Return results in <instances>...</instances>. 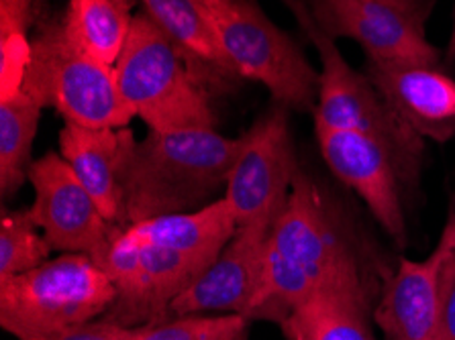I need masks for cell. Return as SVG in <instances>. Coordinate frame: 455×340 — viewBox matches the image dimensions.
I'll use <instances>...</instances> for the list:
<instances>
[{"label": "cell", "mask_w": 455, "mask_h": 340, "mask_svg": "<svg viewBox=\"0 0 455 340\" xmlns=\"http://www.w3.org/2000/svg\"><path fill=\"white\" fill-rule=\"evenodd\" d=\"M392 269L333 194L299 168L267 237L264 283L247 320L278 322L316 294L349 297L371 314Z\"/></svg>", "instance_id": "cell-1"}, {"label": "cell", "mask_w": 455, "mask_h": 340, "mask_svg": "<svg viewBox=\"0 0 455 340\" xmlns=\"http://www.w3.org/2000/svg\"><path fill=\"white\" fill-rule=\"evenodd\" d=\"M239 151V137L215 129L149 130L123 168V231L137 222L190 212L219 200Z\"/></svg>", "instance_id": "cell-2"}, {"label": "cell", "mask_w": 455, "mask_h": 340, "mask_svg": "<svg viewBox=\"0 0 455 340\" xmlns=\"http://www.w3.org/2000/svg\"><path fill=\"white\" fill-rule=\"evenodd\" d=\"M115 74L123 100L149 130L215 129L203 80L143 11L133 19Z\"/></svg>", "instance_id": "cell-3"}, {"label": "cell", "mask_w": 455, "mask_h": 340, "mask_svg": "<svg viewBox=\"0 0 455 340\" xmlns=\"http://www.w3.org/2000/svg\"><path fill=\"white\" fill-rule=\"evenodd\" d=\"M299 20L302 33L321 59L319 100L315 124L329 129L360 130L388 143L404 170L409 187H417L423 170L425 138L406 124L382 99L368 75L347 64L337 41L316 23L308 0H282Z\"/></svg>", "instance_id": "cell-4"}, {"label": "cell", "mask_w": 455, "mask_h": 340, "mask_svg": "<svg viewBox=\"0 0 455 340\" xmlns=\"http://www.w3.org/2000/svg\"><path fill=\"white\" fill-rule=\"evenodd\" d=\"M115 286L91 255L61 253L0 280V324L19 340L58 335L105 316Z\"/></svg>", "instance_id": "cell-5"}, {"label": "cell", "mask_w": 455, "mask_h": 340, "mask_svg": "<svg viewBox=\"0 0 455 340\" xmlns=\"http://www.w3.org/2000/svg\"><path fill=\"white\" fill-rule=\"evenodd\" d=\"M196 3L241 80L258 82L288 110L315 113L319 72L291 35L272 23L253 0Z\"/></svg>", "instance_id": "cell-6"}, {"label": "cell", "mask_w": 455, "mask_h": 340, "mask_svg": "<svg viewBox=\"0 0 455 340\" xmlns=\"http://www.w3.org/2000/svg\"><path fill=\"white\" fill-rule=\"evenodd\" d=\"M33 53L23 92L64 123L86 129H127L135 119L116 84L115 66L72 43L61 17L44 23L31 39Z\"/></svg>", "instance_id": "cell-7"}, {"label": "cell", "mask_w": 455, "mask_h": 340, "mask_svg": "<svg viewBox=\"0 0 455 340\" xmlns=\"http://www.w3.org/2000/svg\"><path fill=\"white\" fill-rule=\"evenodd\" d=\"M299 168L292 147L291 110L274 102L239 137V151L223 194L237 226L275 222Z\"/></svg>", "instance_id": "cell-8"}, {"label": "cell", "mask_w": 455, "mask_h": 340, "mask_svg": "<svg viewBox=\"0 0 455 340\" xmlns=\"http://www.w3.org/2000/svg\"><path fill=\"white\" fill-rule=\"evenodd\" d=\"M316 145L333 176L362 198L384 233L406 247L409 231L403 204L404 170L388 143L360 130L315 124Z\"/></svg>", "instance_id": "cell-9"}, {"label": "cell", "mask_w": 455, "mask_h": 340, "mask_svg": "<svg viewBox=\"0 0 455 340\" xmlns=\"http://www.w3.org/2000/svg\"><path fill=\"white\" fill-rule=\"evenodd\" d=\"M36 200L29 210L58 253H82L99 261L119 231L60 154L36 159L29 170Z\"/></svg>", "instance_id": "cell-10"}, {"label": "cell", "mask_w": 455, "mask_h": 340, "mask_svg": "<svg viewBox=\"0 0 455 340\" xmlns=\"http://www.w3.org/2000/svg\"><path fill=\"white\" fill-rule=\"evenodd\" d=\"M313 15L331 37L351 39L368 61L439 66L443 59L429 43L425 27L388 0H308Z\"/></svg>", "instance_id": "cell-11"}, {"label": "cell", "mask_w": 455, "mask_h": 340, "mask_svg": "<svg viewBox=\"0 0 455 340\" xmlns=\"http://www.w3.org/2000/svg\"><path fill=\"white\" fill-rule=\"evenodd\" d=\"M274 222L237 226L215 261L176 297L170 316L241 314L250 316L266 269V247Z\"/></svg>", "instance_id": "cell-12"}, {"label": "cell", "mask_w": 455, "mask_h": 340, "mask_svg": "<svg viewBox=\"0 0 455 340\" xmlns=\"http://www.w3.org/2000/svg\"><path fill=\"white\" fill-rule=\"evenodd\" d=\"M455 247V225L447 218L443 233L423 261L401 257L384 283L371 320L386 340H441L437 318V273L445 255Z\"/></svg>", "instance_id": "cell-13"}, {"label": "cell", "mask_w": 455, "mask_h": 340, "mask_svg": "<svg viewBox=\"0 0 455 340\" xmlns=\"http://www.w3.org/2000/svg\"><path fill=\"white\" fill-rule=\"evenodd\" d=\"M363 74L419 137L435 143L455 137V78L443 67L365 59Z\"/></svg>", "instance_id": "cell-14"}, {"label": "cell", "mask_w": 455, "mask_h": 340, "mask_svg": "<svg viewBox=\"0 0 455 340\" xmlns=\"http://www.w3.org/2000/svg\"><path fill=\"white\" fill-rule=\"evenodd\" d=\"M135 141L129 127L86 129L66 123L60 130V155L119 233H123L121 176Z\"/></svg>", "instance_id": "cell-15"}, {"label": "cell", "mask_w": 455, "mask_h": 340, "mask_svg": "<svg viewBox=\"0 0 455 340\" xmlns=\"http://www.w3.org/2000/svg\"><path fill=\"white\" fill-rule=\"evenodd\" d=\"M127 231L137 239L178 251L209 267L237 231V220L220 196L190 212L137 222Z\"/></svg>", "instance_id": "cell-16"}, {"label": "cell", "mask_w": 455, "mask_h": 340, "mask_svg": "<svg viewBox=\"0 0 455 340\" xmlns=\"http://www.w3.org/2000/svg\"><path fill=\"white\" fill-rule=\"evenodd\" d=\"M143 12L190 61L203 78L229 82L239 75L220 51L219 41L196 0H140ZM201 78V75H198Z\"/></svg>", "instance_id": "cell-17"}, {"label": "cell", "mask_w": 455, "mask_h": 340, "mask_svg": "<svg viewBox=\"0 0 455 340\" xmlns=\"http://www.w3.org/2000/svg\"><path fill=\"white\" fill-rule=\"evenodd\" d=\"M133 0H68L61 23L82 51L115 66L133 27Z\"/></svg>", "instance_id": "cell-18"}, {"label": "cell", "mask_w": 455, "mask_h": 340, "mask_svg": "<svg viewBox=\"0 0 455 340\" xmlns=\"http://www.w3.org/2000/svg\"><path fill=\"white\" fill-rule=\"evenodd\" d=\"M275 324L286 340H378L370 312L335 294L313 296Z\"/></svg>", "instance_id": "cell-19"}, {"label": "cell", "mask_w": 455, "mask_h": 340, "mask_svg": "<svg viewBox=\"0 0 455 340\" xmlns=\"http://www.w3.org/2000/svg\"><path fill=\"white\" fill-rule=\"evenodd\" d=\"M44 107L27 92L0 99V187L15 196L29 182L31 151Z\"/></svg>", "instance_id": "cell-20"}, {"label": "cell", "mask_w": 455, "mask_h": 340, "mask_svg": "<svg viewBox=\"0 0 455 340\" xmlns=\"http://www.w3.org/2000/svg\"><path fill=\"white\" fill-rule=\"evenodd\" d=\"M131 237H135V234H131ZM135 241L140 242L141 263L143 269H146L151 302H154L157 320L164 322L172 318V302H174L176 297H180L184 291L196 281V277L201 275L206 267L203 263L190 259V257L172 251V249L151 245V242H146L137 237Z\"/></svg>", "instance_id": "cell-21"}, {"label": "cell", "mask_w": 455, "mask_h": 340, "mask_svg": "<svg viewBox=\"0 0 455 340\" xmlns=\"http://www.w3.org/2000/svg\"><path fill=\"white\" fill-rule=\"evenodd\" d=\"M53 249L29 208L6 212L0 220V280L20 275L47 261Z\"/></svg>", "instance_id": "cell-22"}, {"label": "cell", "mask_w": 455, "mask_h": 340, "mask_svg": "<svg viewBox=\"0 0 455 340\" xmlns=\"http://www.w3.org/2000/svg\"><path fill=\"white\" fill-rule=\"evenodd\" d=\"M241 314L174 316L164 322L137 326L133 340H225L247 326Z\"/></svg>", "instance_id": "cell-23"}, {"label": "cell", "mask_w": 455, "mask_h": 340, "mask_svg": "<svg viewBox=\"0 0 455 340\" xmlns=\"http://www.w3.org/2000/svg\"><path fill=\"white\" fill-rule=\"evenodd\" d=\"M33 45L29 33H0V99L23 92Z\"/></svg>", "instance_id": "cell-24"}, {"label": "cell", "mask_w": 455, "mask_h": 340, "mask_svg": "<svg viewBox=\"0 0 455 340\" xmlns=\"http://www.w3.org/2000/svg\"><path fill=\"white\" fill-rule=\"evenodd\" d=\"M435 294L441 340H455V247L441 263Z\"/></svg>", "instance_id": "cell-25"}, {"label": "cell", "mask_w": 455, "mask_h": 340, "mask_svg": "<svg viewBox=\"0 0 455 340\" xmlns=\"http://www.w3.org/2000/svg\"><path fill=\"white\" fill-rule=\"evenodd\" d=\"M137 328H129L119 322L110 320L107 316L94 318L91 322L72 326V328L61 330L58 335L41 336L31 340H133Z\"/></svg>", "instance_id": "cell-26"}, {"label": "cell", "mask_w": 455, "mask_h": 340, "mask_svg": "<svg viewBox=\"0 0 455 340\" xmlns=\"http://www.w3.org/2000/svg\"><path fill=\"white\" fill-rule=\"evenodd\" d=\"M39 0H0V33H29Z\"/></svg>", "instance_id": "cell-27"}, {"label": "cell", "mask_w": 455, "mask_h": 340, "mask_svg": "<svg viewBox=\"0 0 455 340\" xmlns=\"http://www.w3.org/2000/svg\"><path fill=\"white\" fill-rule=\"evenodd\" d=\"M390 4H395L396 9H401L403 12H406L412 20H417L419 25L427 23L429 19L433 6H435L437 0H388Z\"/></svg>", "instance_id": "cell-28"}, {"label": "cell", "mask_w": 455, "mask_h": 340, "mask_svg": "<svg viewBox=\"0 0 455 340\" xmlns=\"http://www.w3.org/2000/svg\"><path fill=\"white\" fill-rule=\"evenodd\" d=\"M441 61H443L447 69H453V72H455V12H453V27H451L450 41H447L443 59H441Z\"/></svg>", "instance_id": "cell-29"}, {"label": "cell", "mask_w": 455, "mask_h": 340, "mask_svg": "<svg viewBox=\"0 0 455 340\" xmlns=\"http://www.w3.org/2000/svg\"><path fill=\"white\" fill-rule=\"evenodd\" d=\"M229 340H247V326L245 328H241L237 335H233Z\"/></svg>", "instance_id": "cell-30"}, {"label": "cell", "mask_w": 455, "mask_h": 340, "mask_svg": "<svg viewBox=\"0 0 455 340\" xmlns=\"http://www.w3.org/2000/svg\"><path fill=\"white\" fill-rule=\"evenodd\" d=\"M201 3H231V0H201Z\"/></svg>", "instance_id": "cell-31"}, {"label": "cell", "mask_w": 455, "mask_h": 340, "mask_svg": "<svg viewBox=\"0 0 455 340\" xmlns=\"http://www.w3.org/2000/svg\"><path fill=\"white\" fill-rule=\"evenodd\" d=\"M450 220H451L453 225H455V208H451V212H450Z\"/></svg>", "instance_id": "cell-32"}, {"label": "cell", "mask_w": 455, "mask_h": 340, "mask_svg": "<svg viewBox=\"0 0 455 340\" xmlns=\"http://www.w3.org/2000/svg\"><path fill=\"white\" fill-rule=\"evenodd\" d=\"M235 335H237V332H235ZM231 336H233V335H231ZM231 336H229V338H231ZM229 338H225V340H229Z\"/></svg>", "instance_id": "cell-33"}]
</instances>
